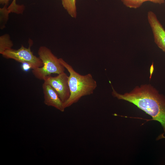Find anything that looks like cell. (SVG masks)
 I'll return each mask as SVG.
<instances>
[{"label":"cell","instance_id":"6da1fadb","mask_svg":"<svg viewBox=\"0 0 165 165\" xmlns=\"http://www.w3.org/2000/svg\"><path fill=\"white\" fill-rule=\"evenodd\" d=\"M112 95L119 100L127 101L136 106L162 125L165 133V97L150 84L137 86L129 92L120 94L112 86Z\"/></svg>","mask_w":165,"mask_h":165},{"label":"cell","instance_id":"7a4b0ae2","mask_svg":"<svg viewBox=\"0 0 165 165\" xmlns=\"http://www.w3.org/2000/svg\"><path fill=\"white\" fill-rule=\"evenodd\" d=\"M59 60L69 74L68 83L70 95L68 100L64 103L65 109L77 102L82 97L92 94L97 84L91 74L80 75L62 58H59Z\"/></svg>","mask_w":165,"mask_h":165},{"label":"cell","instance_id":"3957f363","mask_svg":"<svg viewBox=\"0 0 165 165\" xmlns=\"http://www.w3.org/2000/svg\"><path fill=\"white\" fill-rule=\"evenodd\" d=\"M38 54L42 62L43 66L32 69V73L36 78L43 80L45 77L52 74H59L64 72L65 68L60 62L59 58L48 48L41 46Z\"/></svg>","mask_w":165,"mask_h":165},{"label":"cell","instance_id":"277c9868","mask_svg":"<svg viewBox=\"0 0 165 165\" xmlns=\"http://www.w3.org/2000/svg\"><path fill=\"white\" fill-rule=\"evenodd\" d=\"M31 42L28 48L21 45L17 50L11 49L6 50L2 54L5 58L13 59L22 63L28 64L33 69L42 67L43 63L39 57L34 55L31 50Z\"/></svg>","mask_w":165,"mask_h":165},{"label":"cell","instance_id":"5b68a950","mask_svg":"<svg viewBox=\"0 0 165 165\" xmlns=\"http://www.w3.org/2000/svg\"><path fill=\"white\" fill-rule=\"evenodd\" d=\"M56 76L50 75L45 77L44 82L49 84L56 91L64 103L70 97V92L68 83V76L64 72Z\"/></svg>","mask_w":165,"mask_h":165},{"label":"cell","instance_id":"8992f818","mask_svg":"<svg viewBox=\"0 0 165 165\" xmlns=\"http://www.w3.org/2000/svg\"><path fill=\"white\" fill-rule=\"evenodd\" d=\"M147 19L152 32L155 42L165 52V29L153 12L149 11L148 12Z\"/></svg>","mask_w":165,"mask_h":165},{"label":"cell","instance_id":"52a82bcc","mask_svg":"<svg viewBox=\"0 0 165 165\" xmlns=\"http://www.w3.org/2000/svg\"><path fill=\"white\" fill-rule=\"evenodd\" d=\"M42 88L44 94V103L47 106L54 107L61 112L65 108L64 103L54 89L48 84L43 83Z\"/></svg>","mask_w":165,"mask_h":165},{"label":"cell","instance_id":"ba28073f","mask_svg":"<svg viewBox=\"0 0 165 165\" xmlns=\"http://www.w3.org/2000/svg\"><path fill=\"white\" fill-rule=\"evenodd\" d=\"M123 4L126 7L133 9H137L140 7L143 3L149 1L152 3L161 4L165 2V0H121Z\"/></svg>","mask_w":165,"mask_h":165},{"label":"cell","instance_id":"9c48e42d","mask_svg":"<svg viewBox=\"0 0 165 165\" xmlns=\"http://www.w3.org/2000/svg\"><path fill=\"white\" fill-rule=\"evenodd\" d=\"M62 4L64 8L72 17L76 18L77 10L76 0H61Z\"/></svg>","mask_w":165,"mask_h":165},{"label":"cell","instance_id":"30bf717a","mask_svg":"<svg viewBox=\"0 0 165 165\" xmlns=\"http://www.w3.org/2000/svg\"><path fill=\"white\" fill-rule=\"evenodd\" d=\"M13 45L9 35L5 34L0 37V53L1 54L6 50L12 48Z\"/></svg>","mask_w":165,"mask_h":165},{"label":"cell","instance_id":"8fae6325","mask_svg":"<svg viewBox=\"0 0 165 165\" xmlns=\"http://www.w3.org/2000/svg\"><path fill=\"white\" fill-rule=\"evenodd\" d=\"M7 6H4L0 9V28L1 29L5 28L10 13L7 9Z\"/></svg>","mask_w":165,"mask_h":165},{"label":"cell","instance_id":"7c38bea8","mask_svg":"<svg viewBox=\"0 0 165 165\" xmlns=\"http://www.w3.org/2000/svg\"><path fill=\"white\" fill-rule=\"evenodd\" d=\"M9 0H0V3L4 6H7Z\"/></svg>","mask_w":165,"mask_h":165},{"label":"cell","instance_id":"4fadbf2b","mask_svg":"<svg viewBox=\"0 0 165 165\" xmlns=\"http://www.w3.org/2000/svg\"><path fill=\"white\" fill-rule=\"evenodd\" d=\"M16 0H13L11 3V4L13 6H16L17 5L16 3Z\"/></svg>","mask_w":165,"mask_h":165}]
</instances>
